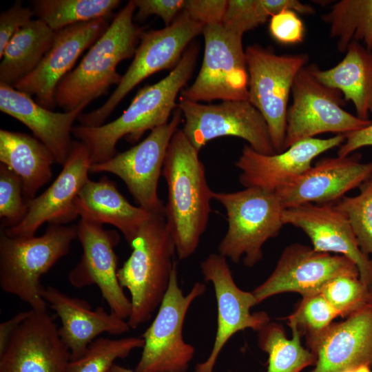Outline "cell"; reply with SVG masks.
I'll return each instance as SVG.
<instances>
[{"label":"cell","instance_id":"9c48e42d","mask_svg":"<svg viewBox=\"0 0 372 372\" xmlns=\"http://www.w3.org/2000/svg\"><path fill=\"white\" fill-rule=\"evenodd\" d=\"M292 104L288 107L284 151L293 144L322 133L346 134L372 124L344 110L342 93L322 83L311 65L297 74L291 88Z\"/></svg>","mask_w":372,"mask_h":372},{"label":"cell","instance_id":"f1b7e54d","mask_svg":"<svg viewBox=\"0 0 372 372\" xmlns=\"http://www.w3.org/2000/svg\"><path fill=\"white\" fill-rule=\"evenodd\" d=\"M55 34L39 19L18 30L0 56V83L13 86L33 72L52 47Z\"/></svg>","mask_w":372,"mask_h":372},{"label":"cell","instance_id":"603a6c76","mask_svg":"<svg viewBox=\"0 0 372 372\" xmlns=\"http://www.w3.org/2000/svg\"><path fill=\"white\" fill-rule=\"evenodd\" d=\"M306 340L316 358L312 372H343L362 364L372 368V306Z\"/></svg>","mask_w":372,"mask_h":372},{"label":"cell","instance_id":"836d02e7","mask_svg":"<svg viewBox=\"0 0 372 372\" xmlns=\"http://www.w3.org/2000/svg\"><path fill=\"white\" fill-rule=\"evenodd\" d=\"M355 196H344L334 204L348 218L358 245L366 256H372V174L360 185Z\"/></svg>","mask_w":372,"mask_h":372},{"label":"cell","instance_id":"d4e9b609","mask_svg":"<svg viewBox=\"0 0 372 372\" xmlns=\"http://www.w3.org/2000/svg\"><path fill=\"white\" fill-rule=\"evenodd\" d=\"M87 105L84 103L68 112H54L38 104L29 94L0 83L1 111L28 127L50 150L55 162L61 165L72 148L73 124Z\"/></svg>","mask_w":372,"mask_h":372},{"label":"cell","instance_id":"2e32d148","mask_svg":"<svg viewBox=\"0 0 372 372\" xmlns=\"http://www.w3.org/2000/svg\"><path fill=\"white\" fill-rule=\"evenodd\" d=\"M76 225L83 254L80 261L68 273L70 283L76 288L96 285L110 311L123 320L128 319L131 301L117 276L118 257L114 248L120 242L118 233L84 218H81Z\"/></svg>","mask_w":372,"mask_h":372},{"label":"cell","instance_id":"ab89813d","mask_svg":"<svg viewBox=\"0 0 372 372\" xmlns=\"http://www.w3.org/2000/svg\"><path fill=\"white\" fill-rule=\"evenodd\" d=\"M32 9L23 6L17 1L0 14V56L15 33L32 20Z\"/></svg>","mask_w":372,"mask_h":372},{"label":"cell","instance_id":"5bb4252c","mask_svg":"<svg viewBox=\"0 0 372 372\" xmlns=\"http://www.w3.org/2000/svg\"><path fill=\"white\" fill-rule=\"evenodd\" d=\"M343 274L360 276L357 266L348 258L294 243L285 247L270 276L251 292L257 304L285 292L304 298L320 293L330 280Z\"/></svg>","mask_w":372,"mask_h":372},{"label":"cell","instance_id":"b9f144b4","mask_svg":"<svg viewBox=\"0 0 372 372\" xmlns=\"http://www.w3.org/2000/svg\"><path fill=\"white\" fill-rule=\"evenodd\" d=\"M227 5L226 0H185L183 10L205 27L221 23Z\"/></svg>","mask_w":372,"mask_h":372},{"label":"cell","instance_id":"30bf717a","mask_svg":"<svg viewBox=\"0 0 372 372\" xmlns=\"http://www.w3.org/2000/svg\"><path fill=\"white\" fill-rule=\"evenodd\" d=\"M203 63L194 83L180 92L182 99L200 102L248 101L249 74L242 34L221 23L205 25Z\"/></svg>","mask_w":372,"mask_h":372},{"label":"cell","instance_id":"c3c4849f","mask_svg":"<svg viewBox=\"0 0 372 372\" xmlns=\"http://www.w3.org/2000/svg\"><path fill=\"white\" fill-rule=\"evenodd\" d=\"M311 372H312V371H311Z\"/></svg>","mask_w":372,"mask_h":372},{"label":"cell","instance_id":"7402d4cb","mask_svg":"<svg viewBox=\"0 0 372 372\" xmlns=\"http://www.w3.org/2000/svg\"><path fill=\"white\" fill-rule=\"evenodd\" d=\"M344 141V134L328 138H311L271 155L257 152L249 145H245L235 163L240 170L239 182L245 188L276 192L310 169L316 157L340 147Z\"/></svg>","mask_w":372,"mask_h":372},{"label":"cell","instance_id":"44dd1931","mask_svg":"<svg viewBox=\"0 0 372 372\" xmlns=\"http://www.w3.org/2000/svg\"><path fill=\"white\" fill-rule=\"evenodd\" d=\"M282 220L284 225L303 231L315 250L350 259L358 269L360 280L369 289L372 287V259L362 251L348 218L334 204L307 203L285 209Z\"/></svg>","mask_w":372,"mask_h":372},{"label":"cell","instance_id":"52a82bcc","mask_svg":"<svg viewBox=\"0 0 372 372\" xmlns=\"http://www.w3.org/2000/svg\"><path fill=\"white\" fill-rule=\"evenodd\" d=\"M203 28L202 24L183 10L168 26L143 32L133 61L113 93L100 107L81 113L77 118L80 125H103L118 103L138 84L157 72L174 69L190 42L203 32Z\"/></svg>","mask_w":372,"mask_h":372},{"label":"cell","instance_id":"1f68e13d","mask_svg":"<svg viewBox=\"0 0 372 372\" xmlns=\"http://www.w3.org/2000/svg\"><path fill=\"white\" fill-rule=\"evenodd\" d=\"M119 0H34L37 18L57 32L70 25L107 19L121 4Z\"/></svg>","mask_w":372,"mask_h":372},{"label":"cell","instance_id":"9a60e30c","mask_svg":"<svg viewBox=\"0 0 372 372\" xmlns=\"http://www.w3.org/2000/svg\"><path fill=\"white\" fill-rule=\"evenodd\" d=\"M204 280L214 287L217 304V329L212 349L205 361L198 363L194 372H214L217 359L229 339L246 329L259 331L270 322L265 311L251 312L256 305L252 292L240 289L235 282L227 258L210 254L200 263Z\"/></svg>","mask_w":372,"mask_h":372},{"label":"cell","instance_id":"7c38bea8","mask_svg":"<svg viewBox=\"0 0 372 372\" xmlns=\"http://www.w3.org/2000/svg\"><path fill=\"white\" fill-rule=\"evenodd\" d=\"M177 107L185 118L182 130L198 152L214 138L235 136L257 152L276 154L265 119L249 101L206 105L180 99Z\"/></svg>","mask_w":372,"mask_h":372},{"label":"cell","instance_id":"8fae6325","mask_svg":"<svg viewBox=\"0 0 372 372\" xmlns=\"http://www.w3.org/2000/svg\"><path fill=\"white\" fill-rule=\"evenodd\" d=\"M248 101L266 121L276 153L284 151L288 101L294 79L308 61L305 54L278 55L258 44L245 50Z\"/></svg>","mask_w":372,"mask_h":372},{"label":"cell","instance_id":"4dcf8cb0","mask_svg":"<svg viewBox=\"0 0 372 372\" xmlns=\"http://www.w3.org/2000/svg\"><path fill=\"white\" fill-rule=\"evenodd\" d=\"M289 327L291 339L277 323L269 322L258 331V347L269 355L266 372H300L316 364L313 353L301 344L300 330L295 325Z\"/></svg>","mask_w":372,"mask_h":372},{"label":"cell","instance_id":"ee69618b","mask_svg":"<svg viewBox=\"0 0 372 372\" xmlns=\"http://www.w3.org/2000/svg\"><path fill=\"white\" fill-rule=\"evenodd\" d=\"M32 312V309L19 312L0 324V355L5 351L14 333Z\"/></svg>","mask_w":372,"mask_h":372},{"label":"cell","instance_id":"7a4b0ae2","mask_svg":"<svg viewBox=\"0 0 372 372\" xmlns=\"http://www.w3.org/2000/svg\"><path fill=\"white\" fill-rule=\"evenodd\" d=\"M198 45L194 43L177 65L158 82L139 89L128 107L113 121L98 127L74 126L72 134L89 149L92 165L105 162L117 152L122 138L137 142L147 130L167 123L177 107L176 99L191 78L196 63Z\"/></svg>","mask_w":372,"mask_h":372},{"label":"cell","instance_id":"60d3db41","mask_svg":"<svg viewBox=\"0 0 372 372\" xmlns=\"http://www.w3.org/2000/svg\"><path fill=\"white\" fill-rule=\"evenodd\" d=\"M137 9L136 19L143 20L151 15L160 17L165 24L170 25L183 10L185 0H134Z\"/></svg>","mask_w":372,"mask_h":372},{"label":"cell","instance_id":"277c9868","mask_svg":"<svg viewBox=\"0 0 372 372\" xmlns=\"http://www.w3.org/2000/svg\"><path fill=\"white\" fill-rule=\"evenodd\" d=\"M132 251L118 269L123 289L130 293V329L148 321L159 307L169 287L176 264L175 244L164 214H152L130 245Z\"/></svg>","mask_w":372,"mask_h":372},{"label":"cell","instance_id":"d6986e66","mask_svg":"<svg viewBox=\"0 0 372 372\" xmlns=\"http://www.w3.org/2000/svg\"><path fill=\"white\" fill-rule=\"evenodd\" d=\"M360 160L359 154L322 158L276 192L285 209L307 203L335 204L371 176L372 162Z\"/></svg>","mask_w":372,"mask_h":372},{"label":"cell","instance_id":"d6a6232c","mask_svg":"<svg viewBox=\"0 0 372 372\" xmlns=\"http://www.w3.org/2000/svg\"><path fill=\"white\" fill-rule=\"evenodd\" d=\"M144 343L141 336L96 338L81 357L70 360L68 372H110L117 359L125 358L133 350L143 348Z\"/></svg>","mask_w":372,"mask_h":372},{"label":"cell","instance_id":"ba28073f","mask_svg":"<svg viewBox=\"0 0 372 372\" xmlns=\"http://www.w3.org/2000/svg\"><path fill=\"white\" fill-rule=\"evenodd\" d=\"M206 285L196 282L184 295L178 285L176 262L158 312L141 337L144 346L136 372H185L195 349L183 337V327L193 302L205 292Z\"/></svg>","mask_w":372,"mask_h":372},{"label":"cell","instance_id":"5b68a950","mask_svg":"<svg viewBox=\"0 0 372 372\" xmlns=\"http://www.w3.org/2000/svg\"><path fill=\"white\" fill-rule=\"evenodd\" d=\"M77 225L50 224L39 236H9L0 231V287L36 311H46L40 280L67 255Z\"/></svg>","mask_w":372,"mask_h":372},{"label":"cell","instance_id":"bcb514c9","mask_svg":"<svg viewBox=\"0 0 372 372\" xmlns=\"http://www.w3.org/2000/svg\"><path fill=\"white\" fill-rule=\"evenodd\" d=\"M110 372H136L134 370L121 366L120 365L114 364Z\"/></svg>","mask_w":372,"mask_h":372},{"label":"cell","instance_id":"7dc6e473","mask_svg":"<svg viewBox=\"0 0 372 372\" xmlns=\"http://www.w3.org/2000/svg\"><path fill=\"white\" fill-rule=\"evenodd\" d=\"M369 291V304L372 306V287Z\"/></svg>","mask_w":372,"mask_h":372},{"label":"cell","instance_id":"74e56055","mask_svg":"<svg viewBox=\"0 0 372 372\" xmlns=\"http://www.w3.org/2000/svg\"><path fill=\"white\" fill-rule=\"evenodd\" d=\"M271 17L265 0H229L222 24L243 35Z\"/></svg>","mask_w":372,"mask_h":372},{"label":"cell","instance_id":"ffe728a7","mask_svg":"<svg viewBox=\"0 0 372 372\" xmlns=\"http://www.w3.org/2000/svg\"><path fill=\"white\" fill-rule=\"evenodd\" d=\"M53 318L32 310L0 355V372H68L71 354Z\"/></svg>","mask_w":372,"mask_h":372},{"label":"cell","instance_id":"8992f818","mask_svg":"<svg viewBox=\"0 0 372 372\" xmlns=\"http://www.w3.org/2000/svg\"><path fill=\"white\" fill-rule=\"evenodd\" d=\"M227 214L228 227L218 251L222 256L252 267L262 258V247L278 235L285 209L276 192L245 187L234 192H214Z\"/></svg>","mask_w":372,"mask_h":372},{"label":"cell","instance_id":"d590c367","mask_svg":"<svg viewBox=\"0 0 372 372\" xmlns=\"http://www.w3.org/2000/svg\"><path fill=\"white\" fill-rule=\"evenodd\" d=\"M338 316L337 311L318 293L302 298L294 312L288 317V320L289 325L296 326L307 338L324 331Z\"/></svg>","mask_w":372,"mask_h":372},{"label":"cell","instance_id":"83f0119b","mask_svg":"<svg viewBox=\"0 0 372 372\" xmlns=\"http://www.w3.org/2000/svg\"><path fill=\"white\" fill-rule=\"evenodd\" d=\"M0 161L21 179L26 200L34 198L37 192L50 180L52 165L56 163L50 150L36 137L3 129Z\"/></svg>","mask_w":372,"mask_h":372},{"label":"cell","instance_id":"e575fe53","mask_svg":"<svg viewBox=\"0 0 372 372\" xmlns=\"http://www.w3.org/2000/svg\"><path fill=\"white\" fill-rule=\"evenodd\" d=\"M369 291L358 275L343 274L330 280L320 294L346 318L369 304Z\"/></svg>","mask_w":372,"mask_h":372},{"label":"cell","instance_id":"4316f807","mask_svg":"<svg viewBox=\"0 0 372 372\" xmlns=\"http://www.w3.org/2000/svg\"><path fill=\"white\" fill-rule=\"evenodd\" d=\"M314 76L324 85L339 90L345 101H351L357 116L369 119L372 113V51L353 41L342 60L328 70L311 65Z\"/></svg>","mask_w":372,"mask_h":372},{"label":"cell","instance_id":"f546056e","mask_svg":"<svg viewBox=\"0 0 372 372\" xmlns=\"http://www.w3.org/2000/svg\"><path fill=\"white\" fill-rule=\"evenodd\" d=\"M329 24L330 36L337 39V48L346 52L353 41L372 51V0H342L322 16Z\"/></svg>","mask_w":372,"mask_h":372},{"label":"cell","instance_id":"8d00e7d4","mask_svg":"<svg viewBox=\"0 0 372 372\" xmlns=\"http://www.w3.org/2000/svg\"><path fill=\"white\" fill-rule=\"evenodd\" d=\"M21 179L6 165L0 163V218L1 228H11L25 217L28 205L23 198Z\"/></svg>","mask_w":372,"mask_h":372},{"label":"cell","instance_id":"e0dca14e","mask_svg":"<svg viewBox=\"0 0 372 372\" xmlns=\"http://www.w3.org/2000/svg\"><path fill=\"white\" fill-rule=\"evenodd\" d=\"M92 161L88 147L79 141H73L63 169L52 185L41 195L27 200L28 213L24 219L11 228H1L12 237L32 236L45 223L65 225L78 216L74 202L81 188L89 179Z\"/></svg>","mask_w":372,"mask_h":372},{"label":"cell","instance_id":"cb8c5ba5","mask_svg":"<svg viewBox=\"0 0 372 372\" xmlns=\"http://www.w3.org/2000/svg\"><path fill=\"white\" fill-rule=\"evenodd\" d=\"M41 295L60 318L59 334L70 352L71 360L81 357L101 333L120 335L130 329L127 321L103 307L92 309L85 300L70 296L52 286L43 287Z\"/></svg>","mask_w":372,"mask_h":372},{"label":"cell","instance_id":"484cf974","mask_svg":"<svg viewBox=\"0 0 372 372\" xmlns=\"http://www.w3.org/2000/svg\"><path fill=\"white\" fill-rule=\"evenodd\" d=\"M74 205L81 218L114 226L130 245L152 214L130 203L106 176L98 181L89 178L76 196Z\"/></svg>","mask_w":372,"mask_h":372},{"label":"cell","instance_id":"f6af8a7d","mask_svg":"<svg viewBox=\"0 0 372 372\" xmlns=\"http://www.w3.org/2000/svg\"><path fill=\"white\" fill-rule=\"evenodd\" d=\"M371 367L366 364H362L353 369L346 370L343 372H371Z\"/></svg>","mask_w":372,"mask_h":372},{"label":"cell","instance_id":"6da1fadb","mask_svg":"<svg viewBox=\"0 0 372 372\" xmlns=\"http://www.w3.org/2000/svg\"><path fill=\"white\" fill-rule=\"evenodd\" d=\"M198 152L182 129H178L170 141L162 171L167 187L164 216L180 260L197 249L208 225L214 199V192L209 187Z\"/></svg>","mask_w":372,"mask_h":372},{"label":"cell","instance_id":"4fadbf2b","mask_svg":"<svg viewBox=\"0 0 372 372\" xmlns=\"http://www.w3.org/2000/svg\"><path fill=\"white\" fill-rule=\"evenodd\" d=\"M182 112L174 111L172 119L150 132L142 141L110 159L92 165L90 172H109L119 177L139 207L153 214H164L158 185L170 141L182 121Z\"/></svg>","mask_w":372,"mask_h":372},{"label":"cell","instance_id":"f35d334b","mask_svg":"<svg viewBox=\"0 0 372 372\" xmlns=\"http://www.w3.org/2000/svg\"><path fill=\"white\" fill-rule=\"evenodd\" d=\"M269 29L277 41L285 44L302 42L304 38V25L297 13L285 10L270 19Z\"/></svg>","mask_w":372,"mask_h":372},{"label":"cell","instance_id":"7bdbcfd3","mask_svg":"<svg viewBox=\"0 0 372 372\" xmlns=\"http://www.w3.org/2000/svg\"><path fill=\"white\" fill-rule=\"evenodd\" d=\"M344 135L345 141L338 151L339 156H347L361 147L372 146V124Z\"/></svg>","mask_w":372,"mask_h":372},{"label":"cell","instance_id":"ac0fdd59","mask_svg":"<svg viewBox=\"0 0 372 372\" xmlns=\"http://www.w3.org/2000/svg\"><path fill=\"white\" fill-rule=\"evenodd\" d=\"M107 19L70 25L56 32L53 44L39 65L12 87L35 96L42 107L53 110L60 81L72 70L80 55L91 47L109 26Z\"/></svg>","mask_w":372,"mask_h":372},{"label":"cell","instance_id":"3957f363","mask_svg":"<svg viewBox=\"0 0 372 372\" xmlns=\"http://www.w3.org/2000/svg\"><path fill=\"white\" fill-rule=\"evenodd\" d=\"M136 9L134 0L129 1L80 63L60 81L55 92L56 105L65 112L75 110L119 83L122 76L116 67L134 56L143 32L134 23Z\"/></svg>","mask_w":372,"mask_h":372}]
</instances>
